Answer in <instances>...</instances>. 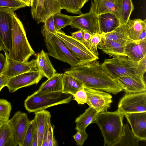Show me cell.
<instances>
[{
  "label": "cell",
  "instance_id": "ab89813d",
  "mask_svg": "<svg viewBox=\"0 0 146 146\" xmlns=\"http://www.w3.org/2000/svg\"><path fill=\"white\" fill-rule=\"evenodd\" d=\"M77 131V133L73 136V137L76 141V145L82 146L87 139L88 135L86 132V131L81 130Z\"/></svg>",
  "mask_w": 146,
  "mask_h": 146
},
{
  "label": "cell",
  "instance_id": "ffe728a7",
  "mask_svg": "<svg viewBox=\"0 0 146 146\" xmlns=\"http://www.w3.org/2000/svg\"><path fill=\"white\" fill-rule=\"evenodd\" d=\"M126 93L140 92L146 91V84L129 76H124L115 80Z\"/></svg>",
  "mask_w": 146,
  "mask_h": 146
},
{
  "label": "cell",
  "instance_id": "30bf717a",
  "mask_svg": "<svg viewBox=\"0 0 146 146\" xmlns=\"http://www.w3.org/2000/svg\"><path fill=\"white\" fill-rule=\"evenodd\" d=\"M86 103L99 113L107 111L112 102V96L105 91L85 87Z\"/></svg>",
  "mask_w": 146,
  "mask_h": 146
},
{
  "label": "cell",
  "instance_id": "8992f818",
  "mask_svg": "<svg viewBox=\"0 0 146 146\" xmlns=\"http://www.w3.org/2000/svg\"><path fill=\"white\" fill-rule=\"evenodd\" d=\"M43 36L49 56L68 64L71 67L78 66L83 62L54 34H47Z\"/></svg>",
  "mask_w": 146,
  "mask_h": 146
},
{
  "label": "cell",
  "instance_id": "d590c367",
  "mask_svg": "<svg viewBox=\"0 0 146 146\" xmlns=\"http://www.w3.org/2000/svg\"><path fill=\"white\" fill-rule=\"evenodd\" d=\"M27 6L17 0H0V8H6L14 11Z\"/></svg>",
  "mask_w": 146,
  "mask_h": 146
},
{
  "label": "cell",
  "instance_id": "cb8c5ba5",
  "mask_svg": "<svg viewBox=\"0 0 146 146\" xmlns=\"http://www.w3.org/2000/svg\"><path fill=\"white\" fill-rule=\"evenodd\" d=\"M63 74L55 73L42 84L38 91L42 92H62Z\"/></svg>",
  "mask_w": 146,
  "mask_h": 146
},
{
  "label": "cell",
  "instance_id": "7bdbcfd3",
  "mask_svg": "<svg viewBox=\"0 0 146 146\" xmlns=\"http://www.w3.org/2000/svg\"><path fill=\"white\" fill-rule=\"evenodd\" d=\"M83 31V42L88 49L91 51V39L92 35L86 31Z\"/></svg>",
  "mask_w": 146,
  "mask_h": 146
},
{
  "label": "cell",
  "instance_id": "74e56055",
  "mask_svg": "<svg viewBox=\"0 0 146 146\" xmlns=\"http://www.w3.org/2000/svg\"><path fill=\"white\" fill-rule=\"evenodd\" d=\"M84 85L76 93L72 95L73 99L79 104H84L86 103L87 97Z\"/></svg>",
  "mask_w": 146,
  "mask_h": 146
},
{
  "label": "cell",
  "instance_id": "4fadbf2b",
  "mask_svg": "<svg viewBox=\"0 0 146 146\" xmlns=\"http://www.w3.org/2000/svg\"><path fill=\"white\" fill-rule=\"evenodd\" d=\"M62 9L57 0H38L35 9L31 14L33 19L39 24L44 23L55 13L61 12Z\"/></svg>",
  "mask_w": 146,
  "mask_h": 146
},
{
  "label": "cell",
  "instance_id": "f907efd6",
  "mask_svg": "<svg viewBox=\"0 0 146 146\" xmlns=\"http://www.w3.org/2000/svg\"><path fill=\"white\" fill-rule=\"evenodd\" d=\"M25 4L27 6H31V0H17Z\"/></svg>",
  "mask_w": 146,
  "mask_h": 146
},
{
  "label": "cell",
  "instance_id": "f6af8a7d",
  "mask_svg": "<svg viewBox=\"0 0 146 146\" xmlns=\"http://www.w3.org/2000/svg\"><path fill=\"white\" fill-rule=\"evenodd\" d=\"M7 63L5 57L1 53H0V75L4 72Z\"/></svg>",
  "mask_w": 146,
  "mask_h": 146
},
{
  "label": "cell",
  "instance_id": "7dc6e473",
  "mask_svg": "<svg viewBox=\"0 0 146 146\" xmlns=\"http://www.w3.org/2000/svg\"><path fill=\"white\" fill-rule=\"evenodd\" d=\"M48 124L47 125L43 134L42 146H48Z\"/></svg>",
  "mask_w": 146,
  "mask_h": 146
},
{
  "label": "cell",
  "instance_id": "e575fe53",
  "mask_svg": "<svg viewBox=\"0 0 146 146\" xmlns=\"http://www.w3.org/2000/svg\"><path fill=\"white\" fill-rule=\"evenodd\" d=\"M36 128V121L34 118L30 121L25 136L23 146H32L33 139Z\"/></svg>",
  "mask_w": 146,
  "mask_h": 146
},
{
  "label": "cell",
  "instance_id": "681fc988",
  "mask_svg": "<svg viewBox=\"0 0 146 146\" xmlns=\"http://www.w3.org/2000/svg\"><path fill=\"white\" fill-rule=\"evenodd\" d=\"M146 28H145L142 31L138 38V40H139L143 39L146 38Z\"/></svg>",
  "mask_w": 146,
  "mask_h": 146
},
{
  "label": "cell",
  "instance_id": "60d3db41",
  "mask_svg": "<svg viewBox=\"0 0 146 146\" xmlns=\"http://www.w3.org/2000/svg\"><path fill=\"white\" fill-rule=\"evenodd\" d=\"M48 146H56L58 145L55 138L54 134V127L52 125L50 120L48 123Z\"/></svg>",
  "mask_w": 146,
  "mask_h": 146
},
{
  "label": "cell",
  "instance_id": "816d5d0a",
  "mask_svg": "<svg viewBox=\"0 0 146 146\" xmlns=\"http://www.w3.org/2000/svg\"><path fill=\"white\" fill-rule=\"evenodd\" d=\"M89 0H78L80 8L81 9Z\"/></svg>",
  "mask_w": 146,
  "mask_h": 146
},
{
  "label": "cell",
  "instance_id": "3957f363",
  "mask_svg": "<svg viewBox=\"0 0 146 146\" xmlns=\"http://www.w3.org/2000/svg\"><path fill=\"white\" fill-rule=\"evenodd\" d=\"M11 42L8 53L13 60L22 62L28 61L36 54L27 39L22 22L13 12L12 15Z\"/></svg>",
  "mask_w": 146,
  "mask_h": 146
},
{
  "label": "cell",
  "instance_id": "8fae6325",
  "mask_svg": "<svg viewBox=\"0 0 146 146\" xmlns=\"http://www.w3.org/2000/svg\"><path fill=\"white\" fill-rule=\"evenodd\" d=\"M3 51L7 63L3 73L9 78L26 72L39 71L36 65V59H33L29 61L20 62L11 58L7 50H5Z\"/></svg>",
  "mask_w": 146,
  "mask_h": 146
},
{
  "label": "cell",
  "instance_id": "9a60e30c",
  "mask_svg": "<svg viewBox=\"0 0 146 146\" xmlns=\"http://www.w3.org/2000/svg\"><path fill=\"white\" fill-rule=\"evenodd\" d=\"M90 11L98 16L111 13L119 20L122 9V0H91Z\"/></svg>",
  "mask_w": 146,
  "mask_h": 146
},
{
  "label": "cell",
  "instance_id": "c3c4849f",
  "mask_svg": "<svg viewBox=\"0 0 146 146\" xmlns=\"http://www.w3.org/2000/svg\"><path fill=\"white\" fill-rule=\"evenodd\" d=\"M32 146H38V136L36 128L33 139Z\"/></svg>",
  "mask_w": 146,
  "mask_h": 146
},
{
  "label": "cell",
  "instance_id": "7402d4cb",
  "mask_svg": "<svg viewBox=\"0 0 146 146\" xmlns=\"http://www.w3.org/2000/svg\"><path fill=\"white\" fill-rule=\"evenodd\" d=\"M48 53L42 49L36 55V65L38 70L48 79L56 73L49 58Z\"/></svg>",
  "mask_w": 146,
  "mask_h": 146
},
{
  "label": "cell",
  "instance_id": "277c9868",
  "mask_svg": "<svg viewBox=\"0 0 146 146\" xmlns=\"http://www.w3.org/2000/svg\"><path fill=\"white\" fill-rule=\"evenodd\" d=\"M72 95L62 92H42L36 91L28 96L24 106L29 113L45 110L49 107L67 104L73 99Z\"/></svg>",
  "mask_w": 146,
  "mask_h": 146
},
{
  "label": "cell",
  "instance_id": "d6986e66",
  "mask_svg": "<svg viewBox=\"0 0 146 146\" xmlns=\"http://www.w3.org/2000/svg\"><path fill=\"white\" fill-rule=\"evenodd\" d=\"M99 33L105 34L111 32L119 26V20L114 14L105 13L98 16Z\"/></svg>",
  "mask_w": 146,
  "mask_h": 146
},
{
  "label": "cell",
  "instance_id": "f5cc1de1",
  "mask_svg": "<svg viewBox=\"0 0 146 146\" xmlns=\"http://www.w3.org/2000/svg\"><path fill=\"white\" fill-rule=\"evenodd\" d=\"M5 50V48L4 44L0 38V52L2 50Z\"/></svg>",
  "mask_w": 146,
  "mask_h": 146
},
{
  "label": "cell",
  "instance_id": "836d02e7",
  "mask_svg": "<svg viewBox=\"0 0 146 146\" xmlns=\"http://www.w3.org/2000/svg\"><path fill=\"white\" fill-rule=\"evenodd\" d=\"M12 107L7 100L0 99V118L7 121L9 119Z\"/></svg>",
  "mask_w": 146,
  "mask_h": 146
},
{
  "label": "cell",
  "instance_id": "d6a6232c",
  "mask_svg": "<svg viewBox=\"0 0 146 146\" xmlns=\"http://www.w3.org/2000/svg\"><path fill=\"white\" fill-rule=\"evenodd\" d=\"M53 18L55 27L58 31L70 25L72 16L65 15L60 12L54 14Z\"/></svg>",
  "mask_w": 146,
  "mask_h": 146
},
{
  "label": "cell",
  "instance_id": "1f68e13d",
  "mask_svg": "<svg viewBox=\"0 0 146 146\" xmlns=\"http://www.w3.org/2000/svg\"><path fill=\"white\" fill-rule=\"evenodd\" d=\"M134 9L132 0H122L121 12L119 19L121 24H127Z\"/></svg>",
  "mask_w": 146,
  "mask_h": 146
},
{
  "label": "cell",
  "instance_id": "484cf974",
  "mask_svg": "<svg viewBox=\"0 0 146 146\" xmlns=\"http://www.w3.org/2000/svg\"><path fill=\"white\" fill-rule=\"evenodd\" d=\"M99 113L90 106L83 113L76 118L75 121L76 123L75 129L86 131V128L90 124L94 123Z\"/></svg>",
  "mask_w": 146,
  "mask_h": 146
},
{
  "label": "cell",
  "instance_id": "7a4b0ae2",
  "mask_svg": "<svg viewBox=\"0 0 146 146\" xmlns=\"http://www.w3.org/2000/svg\"><path fill=\"white\" fill-rule=\"evenodd\" d=\"M124 115L118 110L98 113L94 122L99 126L104 137V146H114L121 135Z\"/></svg>",
  "mask_w": 146,
  "mask_h": 146
},
{
  "label": "cell",
  "instance_id": "ac0fdd59",
  "mask_svg": "<svg viewBox=\"0 0 146 146\" xmlns=\"http://www.w3.org/2000/svg\"><path fill=\"white\" fill-rule=\"evenodd\" d=\"M124 53L131 60L138 61L141 60L146 55V38L127 44Z\"/></svg>",
  "mask_w": 146,
  "mask_h": 146
},
{
  "label": "cell",
  "instance_id": "ba28073f",
  "mask_svg": "<svg viewBox=\"0 0 146 146\" xmlns=\"http://www.w3.org/2000/svg\"><path fill=\"white\" fill-rule=\"evenodd\" d=\"M117 110L126 113L146 112V92L126 93L119 100Z\"/></svg>",
  "mask_w": 146,
  "mask_h": 146
},
{
  "label": "cell",
  "instance_id": "603a6c76",
  "mask_svg": "<svg viewBox=\"0 0 146 146\" xmlns=\"http://www.w3.org/2000/svg\"><path fill=\"white\" fill-rule=\"evenodd\" d=\"M36 129L38 139V146H42V138L48 123L50 120L51 115L48 111L44 110L35 112Z\"/></svg>",
  "mask_w": 146,
  "mask_h": 146
},
{
  "label": "cell",
  "instance_id": "52a82bcc",
  "mask_svg": "<svg viewBox=\"0 0 146 146\" xmlns=\"http://www.w3.org/2000/svg\"><path fill=\"white\" fill-rule=\"evenodd\" d=\"M54 34L62 41L81 61L86 62L99 59V57L88 49L83 42L78 40L59 31Z\"/></svg>",
  "mask_w": 146,
  "mask_h": 146
},
{
  "label": "cell",
  "instance_id": "f1b7e54d",
  "mask_svg": "<svg viewBox=\"0 0 146 146\" xmlns=\"http://www.w3.org/2000/svg\"><path fill=\"white\" fill-rule=\"evenodd\" d=\"M140 140L133 134L126 123L123 125L119 139L114 146H138Z\"/></svg>",
  "mask_w": 146,
  "mask_h": 146
},
{
  "label": "cell",
  "instance_id": "6da1fadb",
  "mask_svg": "<svg viewBox=\"0 0 146 146\" xmlns=\"http://www.w3.org/2000/svg\"><path fill=\"white\" fill-rule=\"evenodd\" d=\"M65 72L78 80L85 87L114 95L123 90L117 82L103 69L97 60L83 62L79 65L71 67Z\"/></svg>",
  "mask_w": 146,
  "mask_h": 146
},
{
  "label": "cell",
  "instance_id": "8d00e7d4",
  "mask_svg": "<svg viewBox=\"0 0 146 146\" xmlns=\"http://www.w3.org/2000/svg\"><path fill=\"white\" fill-rule=\"evenodd\" d=\"M44 23L41 31L43 36L47 34H55L59 31L57 30L55 27L53 15L47 19Z\"/></svg>",
  "mask_w": 146,
  "mask_h": 146
},
{
  "label": "cell",
  "instance_id": "4dcf8cb0",
  "mask_svg": "<svg viewBox=\"0 0 146 146\" xmlns=\"http://www.w3.org/2000/svg\"><path fill=\"white\" fill-rule=\"evenodd\" d=\"M62 9L73 14L81 15V11L78 0H57Z\"/></svg>",
  "mask_w": 146,
  "mask_h": 146
},
{
  "label": "cell",
  "instance_id": "f35d334b",
  "mask_svg": "<svg viewBox=\"0 0 146 146\" xmlns=\"http://www.w3.org/2000/svg\"><path fill=\"white\" fill-rule=\"evenodd\" d=\"M102 36V34L98 33L92 35L91 39V51L98 57H99V54L97 48L98 44L101 40Z\"/></svg>",
  "mask_w": 146,
  "mask_h": 146
},
{
  "label": "cell",
  "instance_id": "9c48e42d",
  "mask_svg": "<svg viewBox=\"0 0 146 146\" xmlns=\"http://www.w3.org/2000/svg\"><path fill=\"white\" fill-rule=\"evenodd\" d=\"M30 121L26 113L19 111L7 121L17 146H23L25 134Z\"/></svg>",
  "mask_w": 146,
  "mask_h": 146
},
{
  "label": "cell",
  "instance_id": "44dd1931",
  "mask_svg": "<svg viewBox=\"0 0 146 146\" xmlns=\"http://www.w3.org/2000/svg\"><path fill=\"white\" fill-rule=\"evenodd\" d=\"M125 45L114 41L106 40L102 36L98 48L106 54L114 57L125 56L124 53Z\"/></svg>",
  "mask_w": 146,
  "mask_h": 146
},
{
  "label": "cell",
  "instance_id": "5bb4252c",
  "mask_svg": "<svg viewBox=\"0 0 146 146\" xmlns=\"http://www.w3.org/2000/svg\"><path fill=\"white\" fill-rule=\"evenodd\" d=\"M71 28L86 31L92 35L99 33L98 18L92 12L72 16Z\"/></svg>",
  "mask_w": 146,
  "mask_h": 146
},
{
  "label": "cell",
  "instance_id": "db71d44e",
  "mask_svg": "<svg viewBox=\"0 0 146 146\" xmlns=\"http://www.w3.org/2000/svg\"><path fill=\"white\" fill-rule=\"evenodd\" d=\"M6 121L0 118V127Z\"/></svg>",
  "mask_w": 146,
  "mask_h": 146
},
{
  "label": "cell",
  "instance_id": "11a10c76",
  "mask_svg": "<svg viewBox=\"0 0 146 146\" xmlns=\"http://www.w3.org/2000/svg\"><path fill=\"white\" fill-rule=\"evenodd\" d=\"M31 1H32V0H31Z\"/></svg>",
  "mask_w": 146,
  "mask_h": 146
},
{
  "label": "cell",
  "instance_id": "83f0119b",
  "mask_svg": "<svg viewBox=\"0 0 146 146\" xmlns=\"http://www.w3.org/2000/svg\"><path fill=\"white\" fill-rule=\"evenodd\" d=\"M83 86V84L76 78L65 72L63 73L62 92L72 95Z\"/></svg>",
  "mask_w": 146,
  "mask_h": 146
},
{
  "label": "cell",
  "instance_id": "bcb514c9",
  "mask_svg": "<svg viewBox=\"0 0 146 146\" xmlns=\"http://www.w3.org/2000/svg\"><path fill=\"white\" fill-rule=\"evenodd\" d=\"M9 78L2 73L0 75V92L2 88L6 86Z\"/></svg>",
  "mask_w": 146,
  "mask_h": 146
},
{
  "label": "cell",
  "instance_id": "f546056e",
  "mask_svg": "<svg viewBox=\"0 0 146 146\" xmlns=\"http://www.w3.org/2000/svg\"><path fill=\"white\" fill-rule=\"evenodd\" d=\"M7 121L0 127V146H17Z\"/></svg>",
  "mask_w": 146,
  "mask_h": 146
},
{
  "label": "cell",
  "instance_id": "d4e9b609",
  "mask_svg": "<svg viewBox=\"0 0 146 146\" xmlns=\"http://www.w3.org/2000/svg\"><path fill=\"white\" fill-rule=\"evenodd\" d=\"M102 36L106 39L126 45L133 41L129 37L126 24H121L112 31L105 34Z\"/></svg>",
  "mask_w": 146,
  "mask_h": 146
},
{
  "label": "cell",
  "instance_id": "2e32d148",
  "mask_svg": "<svg viewBox=\"0 0 146 146\" xmlns=\"http://www.w3.org/2000/svg\"><path fill=\"white\" fill-rule=\"evenodd\" d=\"M14 11L0 8V38L8 52L10 49L12 30V15Z\"/></svg>",
  "mask_w": 146,
  "mask_h": 146
},
{
  "label": "cell",
  "instance_id": "7c38bea8",
  "mask_svg": "<svg viewBox=\"0 0 146 146\" xmlns=\"http://www.w3.org/2000/svg\"><path fill=\"white\" fill-rule=\"evenodd\" d=\"M44 76L40 71L26 72L10 78L6 86L13 93L21 88L38 84Z\"/></svg>",
  "mask_w": 146,
  "mask_h": 146
},
{
  "label": "cell",
  "instance_id": "4316f807",
  "mask_svg": "<svg viewBox=\"0 0 146 146\" xmlns=\"http://www.w3.org/2000/svg\"><path fill=\"white\" fill-rule=\"evenodd\" d=\"M126 25L129 37L133 41H137L140 34L146 28V19L142 20L137 19L131 20L129 19Z\"/></svg>",
  "mask_w": 146,
  "mask_h": 146
},
{
  "label": "cell",
  "instance_id": "e0dca14e",
  "mask_svg": "<svg viewBox=\"0 0 146 146\" xmlns=\"http://www.w3.org/2000/svg\"><path fill=\"white\" fill-rule=\"evenodd\" d=\"M134 135L140 141L146 140V112L127 113L124 115Z\"/></svg>",
  "mask_w": 146,
  "mask_h": 146
},
{
  "label": "cell",
  "instance_id": "5b68a950",
  "mask_svg": "<svg viewBox=\"0 0 146 146\" xmlns=\"http://www.w3.org/2000/svg\"><path fill=\"white\" fill-rule=\"evenodd\" d=\"M138 61L129 59L125 55L105 59L101 64L103 69L113 79L124 76L132 78L146 84L144 77L138 73L137 69Z\"/></svg>",
  "mask_w": 146,
  "mask_h": 146
},
{
  "label": "cell",
  "instance_id": "b9f144b4",
  "mask_svg": "<svg viewBox=\"0 0 146 146\" xmlns=\"http://www.w3.org/2000/svg\"><path fill=\"white\" fill-rule=\"evenodd\" d=\"M146 55L141 60L138 61L137 69L139 74L144 77V75L146 70Z\"/></svg>",
  "mask_w": 146,
  "mask_h": 146
},
{
  "label": "cell",
  "instance_id": "ee69618b",
  "mask_svg": "<svg viewBox=\"0 0 146 146\" xmlns=\"http://www.w3.org/2000/svg\"><path fill=\"white\" fill-rule=\"evenodd\" d=\"M71 36L78 40L83 42V31L81 30L72 33Z\"/></svg>",
  "mask_w": 146,
  "mask_h": 146
}]
</instances>
